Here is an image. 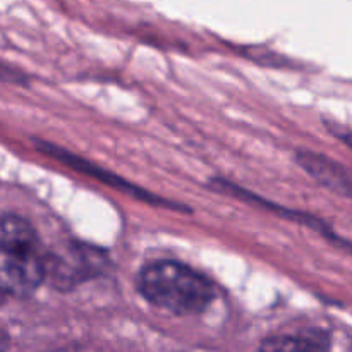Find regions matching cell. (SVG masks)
Here are the masks:
<instances>
[{"mask_svg": "<svg viewBox=\"0 0 352 352\" xmlns=\"http://www.w3.org/2000/svg\"><path fill=\"white\" fill-rule=\"evenodd\" d=\"M256 352H316V344L299 337H274L265 340Z\"/></svg>", "mask_w": 352, "mask_h": 352, "instance_id": "3", "label": "cell"}, {"mask_svg": "<svg viewBox=\"0 0 352 352\" xmlns=\"http://www.w3.org/2000/svg\"><path fill=\"white\" fill-rule=\"evenodd\" d=\"M140 289L155 306L175 315L201 313L215 298L206 277L175 261H157L140 274Z\"/></svg>", "mask_w": 352, "mask_h": 352, "instance_id": "1", "label": "cell"}, {"mask_svg": "<svg viewBox=\"0 0 352 352\" xmlns=\"http://www.w3.org/2000/svg\"><path fill=\"white\" fill-rule=\"evenodd\" d=\"M0 294H2V289H0Z\"/></svg>", "mask_w": 352, "mask_h": 352, "instance_id": "6", "label": "cell"}, {"mask_svg": "<svg viewBox=\"0 0 352 352\" xmlns=\"http://www.w3.org/2000/svg\"><path fill=\"white\" fill-rule=\"evenodd\" d=\"M6 342H7L6 336H3L2 330H0V352H2L3 349H6Z\"/></svg>", "mask_w": 352, "mask_h": 352, "instance_id": "4", "label": "cell"}, {"mask_svg": "<svg viewBox=\"0 0 352 352\" xmlns=\"http://www.w3.org/2000/svg\"><path fill=\"white\" fill-rule=\"evenodd\" d=\"M0 263L14 268L43 263L38 254V236L26 220L14 215L0 219Z\"/></svg>", "mask_w": 352, "mask_h": 352, "instance_id": "2", "label": "cell"}, {"mask_svg": "<svg viewBox=\"0 0 352 352\" xmlns=\"http://www.w3.org/2000/svg\"><path fill=\"white\" fill-rule=\"evenodd\" d=\"M344 140H346L347 143H349L351 146H352V131H349V133H346V134H344Z\"/></svg>", "mask_w": 352, "mask_h": 352, "instance_id": "5", "label": "cell"}]
</instances>
